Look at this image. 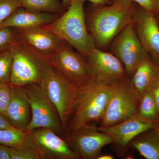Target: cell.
Instances as JSON below:
<instances>
[{
  "mask_svg": "<svg viewBox=\"0 0 159 159\" xmlns=\"http://www.w3.org/2000/svg\"><path fill=\"white\" fill-rule=\"evenodd\" d=\"M136 4L114 2L107 5H93L86 21L96 48L105 51L117 34L132 22Z\"/></svg>",
  "mask_w": 159,
  "mask_h": 159,
  "instance_id": "cell-1",
  "label": "cell"
},
{
  "mask_svg": "<svg viewBox=\"0 0 159 159\" xmlns=\"http://www.w3.org/2000/svg\"><path fill=\"white\" fill-rule=\"evenodd\" d=\"M117 82H107L93 78L79 87L75 107L64 133L91 122H99Z\"/></svg>",
  "mask_w": 159,
  "mask_h": 159,
  "instance_id": "cell-2",
  "label": "cell"
},
{
  "mask_svg": "<svg viewBox=\"0 0 159 159\" xmlns=\"http://www.w3.org/2000/svg\"><path fill=\"white\" fill-rule=\"evenodd\" d=\"M84 2L71 0L66 11L44 26L85 57L95 46L87 26Z\"/></svg>",
  "mask_w": 159,
  "mask_h": 159,
  "instance_id": "cell-3",
  "label": "cell"
},
{
  "mask_svg": "<svg viewBox=\"0 0 159 159\" xmlns=\"http://www.w3.org/2000/svg\"><path fill=\"white\" fill-rule=\"evenodd\" d=\"M10 49L12 64L9 84L23 87L40 84L50 66L48 60L38 54L20 39Z\"/></svg>",
  "mask_w": 159,
  "mask_h": 159,
  "instance_id": "cell-4",
  "label": "cell"
},
{
  "mask_svg": "<svg viewBox=\"0 0 159 159\" xmlns=\"http://www.w3.org/2000/svg\"><path fill=\"white\" fill-rule=\"evenodd\" d=\"M40 84L57 109L65 132L75 107L79 87L70 82L51 64Z\"/></svg>",
  "mask_w": 159,
  "mask_h": 159,
  "instance_id": "cell-5",
  "label": "cell"
},
{
  "mask_svg": "<svg viewBox=\"0 0 159 159\" xmlns=\"http://www.w3.org/2000/svg\"><path fill=\"white\" fill-rule=\"evenodd\" d=\"M141 97L128 75L117 82L99 126L116 125L138 115Z\"/></svg>",
  "mask_w": 159,
  "mask_h": 159,
  "instance_id": "cell-6",
  "label": "cell"
},
{
  "mask_svg": "<svg viewBox=\"0 0 159 159\" xmlns=\"http://www.w3.org/2000/svg\"><path fill=\"white\" fill-rule=\"evenodd\" d=\"M31 107V119L25 131L36 129H50L58 134L64 133L59 114L40 84L21 87Z\"/></svg>",
  "mask_w": 159,
  "mask_h": 159,
  "instance_id": "cell-7",
  "label": "cell"
},
{
  "mask_svg": "<svg viewBox=\"0 0 159 159\" xmlns=\"http://www.w3.org/2000/svg\"><path fill=\"white\" fill-rule=\"evenodd\" d=\"M48 60L66 79L78 87L93 78L85 56L64 41Z\"/></svg>",
  "mask_w": 159,
  "mask_h": 159,
  "instance_id": "cell-8",
  "label": "cell"
},
{
  "mask_svg": "<svg viewBox=\"0 0 159 159\" xmlns=\"http://www.w3.org/2000/svg\"><path fill=\"white\" fill-rule=\"evenodd\" d=\"M61 137L80 159H97L102 154V148L112 143L108 134L89 124L64 133Z\"/></svg>",
  "mask_w": 159,
  "mask_h": 159,
  "instance_id": "cell-9",
  "label": "cell"
},
{
  "mask_svg": "<svg viewBox=\"0 0 159 159\" xmlns=\"http://www.w3.org/2000/svg\"><path fill=\"white\" fill-rule=\"evenodd\" d=\"M111 53L120 61L130 77L140 63L148 56L142 46L133 23L117 34L109 47Z\"/></svg>",
  "mask_w": 159,
  "mask_h": 159,
  "instance_id": "cell-10",
  "label": "cell"
},
{
  "mask_svg": "<svg viewBox=\"0 0 159 159\" xmlns=\"http://www.w3.org/2000/svg\"><path fill=\"white\" fill-rule=\"evenodd\" d=\"M26 145L39 159H80L59 134L50 129H36L28 132Z\"/></svg>",
  "mask_w": 159,
  "mask_h": 159,
  "instance_id": "cell-11",
  "label": "cell"
},
{
  "mask_svg": "<svg viewBox=\"0 0 159 159\" xmlns=\"http://www.w3.org/2000/svg\"><path fill=\"white\" fill-rule=\"evenodd\" d=\"M159 122L148 120L136 115L116 125L98 126V128L111 138L113 151L119 157H122L130 148L129 144L135 137L146 131L155 128Z\"/></svg>",
  "mask_w": 159,
  "mask_h": 159,
  "instance_id": "cell-12",
  "label": "cell"
},
{
  "mask_svg": "<svg viewBox=\"0 0 159 159\" xmlns=\"http://www.w3.org/2000/svg\"><path fill=\"white\" fill-rule=\"evenodd\" d=\"M132 23L145 51L159 65V26L155 16L136 4Z\"/></svg>",
  "mask_w": 159,
  "mask_h": 159,
  "instance_id": "cell-13",
  "label": "cell"
},
{
  "mask_svg": "<svg viewBox=\"0 0 159 159\" xmlns=\"http://www.w3.org/2000/svg\"><path fill=\"white\" fill-rule=\"evenodd\" d=\"M85 57L95 79L116 83L127 76L122 63L111 52L95 47Z\"/></svg>",
  "mask_w": 159,
  "mask_h": 159,
  "instance_id": "cell-14",
  "label": "cell"
},
{
  "mask_svg": "<svg viewBox=\"0 0 159 159\" xmlns=\"http://www.w3.org/2000/svg\"><path fill=\"white\" fill-rule=\"evenodd\" d=\"M18 31L20 40L48 59L57 51L63 41L45 26L18 29Z\"/></svg>",
  "mask_w": 159,
  "mask_h": 159,
  "instance_id": "cell-15",
  "label": "cell"
},
{
  "mask_svg": "<svg viewBox=\"0 0 159 159\" xmlns=\"http://www.w3.org/2000/svg\"><path fill=\"white\" fill-rule=\"evenodd\" d=\"M11 98L4 115L16 128L25 131L31 119V107L21 87L11 86Z\"/></svg>",
  "mask_w": 159,
  "mask_h": 159,
  "instance_id": "cell-16",
  "label": "cell"
},
{
  "mask_svg": "<svg viewBox=\"0 0 159 159\" xmlns=\"http://www.w3.org/2000/svg\"><path fill=\"white\" fill-rule=\"evenodd\" d=\"M60 15L29 11L23 7H20L0 25V28L8 27L17 29H25L44 26L54 21Z\"/></svg>",
  "mask_w": 159,
  "mask_h": 159,
  "instance_id": "cell-17",
  "label": "cell"
},
{
  "mask_svg": "<svg viewBox=\"0 0 159 159\" xmlns=\"http://www.w3.org/2000/svg\"><path fill=\"white\" fill-rule=\"evenodd\" d=\"M159 79V65L149 56L139 64L131 77L134 87L141 95Z\"/></svg>",
  "mask_w": 159,
  "mask_h": 159,
  "instance_id": "cell-18",
  "label": "cell"
},
{
  "mask_svg": "<svg viewBox=\"0 0 159 159\" xmlns=\"http://www.w3.org/2000/svg\"><path fill=\"white\" fill-rule=\"evenodd\" d=\"M129 145L145 159H159V138L155 128L139 134Z\"/></svg>",
  "mask_w": 159,
  "mask_h": 159,
  "instance_id": "cell-19",
  "label": "cell"
},
{
  "mask_svg": "<svg viewBox=\"0 0 159 159\" xmlns=\"http://www.w3.org/2000/svg\"><path fill=\"white\" fill-rule=\"evenodd\" d=\"M21 6L29 11L61 15L65 11L59 0H20Z\"/></svg>",
  "mask_w": 159,
  "mask_h": 159,
  "instance_id": "cell-20",
  "label": "cell"
},
{
  "mask_svg": "<svg viewBox=\"0 0 159 159\" xmlns=\"http://www.w3.org/2000/svg\"><path fill=\"white\" fill-rule=\"evenodd\" d=\"M138 115L148 120L159 121L158 109L150 89L141 95Z\"/></svg>",
  "mask_w": 159,
  "mask_h": 159,
  "instance_id": "cell-21",
  "label": "cell"
},
{
  "mask_svg": "<svg viewBox=\"0 0 159 159\" xmlns=\"http://www.w3.org/2000/svg\"><path fill=\"white\" fill-rule=\"evenodd\" d=\"M28 132L18 129H0V145L11 147L26 146Z\"/></svg>",
  "mask_w": 159,
  "mask_h": 159,
  "instance_id": "cell-22",
  "label": "cell"
},
{
  "mask_svg": "<svg viewBox=\"0 0 159 159\" xmlns=\"http://www.w3.org/2000/svg\"><path fill=\"white\" fill-rule=\"evenodd\" d=\"M19 41L18 29L8 27L0 28V52L10 49Z\"/></svg>",
  "mask_w": 159,
  "mask_h": 159,
  "instance_id": "cell-23",
  "label": "cell"
},
{
  "mask_svg": "<svg viewBox=\"0 0 159 159\" xmlns=\"http://www.w3.org/2000/svg\"><path fill=\"white\" fill-rule=\"evenodd\" d=\"M12 58L10 49L0 52V83L9 84Z\"/></svg>",
  "mask_w": 159,
  "mask_h": 159,
  "instance_id": "cell-24",
  "label": "cell"
},
{
  "mask_svg": "<svg viewBox=\"0 0 159 159\" xmlns=\"http://www.w3.org/2000/svg\"><path fill=\"white\" fill-rule=\"evenodd\" d=\"M10 159H39L37 153L26 145L24 147H8Z\"/></svg>",
  "mask_w": 159,
  "mask_h": 159,
  "instance_id": "cell-25",
  "label": "cell"
},
{
  "mask_svg": "<svg viewBox=\"0 0 159 159\" xmlns=\"http://www.w3.org/2000/svg\"><path fill=\"white\" fill-rule=\"evenodd\" d=\"M20 7V0H0V25Z\"/></svg>",
  "mask_w": 159,
  "mask_h": 159,
  "instance_id": "cell-26",
  "label": "cell"
},
{
  "mask_svg": "<svg viewBox=\"0 0 159 159\" xmlns=\"http://www.w3.org/2000/svg\"><path fill=\"white\" fill-rule=\"evenodd\" d=\"M11 85L6 83H0V112L3 115L11 98Z\"/></svg>",
  "mask_w": 159,
  "mask_h": 159,
  "instance_id": "cell-27",
  "label": "cell"
},
{
  "mask_svg": "<svg viewBox=\"0 0 159 159\" xmlns=\"http://www.w3.org/2000/svg\"><path fill=\"white\" fill-rule=\"evenodd\" d=\"M111 2L135 3L142 6L154 15H155L158 12L154 5L152 0H111Z\"/></svg>",
  "mask_w": 159,
  "mask_h": 159,
  "instance_id": "cell-28",
  "label": "cell"
},
{
  "mask_svg": "<svg viewBox=\"0 0 159 159\" xmlns=\"http://www.w3.org/2000/svg\"><path fill=\"white\" fill-rule=\"evenodd\" d=\"M16 128L8 118L0 112V129H12Z\"/></svg>",
  "mask_w": 159,
  "mask_h": 159,
  "instance_id": "cell-29",
  "label": "cell"
},
{
  "mask_svg": "<svg viewBox=\"0 0 159 159\" xmlns=\"http://www.w3.org/2000/svg\"><path fill=\"white\" fill-rule=\"evenodd\" d=\"M150 89L153 94L159 111V79L154 84Z\"/></svg>",
  "mask_w": 159,
  "mask_h": 159,
  "instance_id": "cell-30",
  "label": "cell"
},
{
  "mask_svg": "<svg viewBox=\"0 0 159 159\" xmlns=\"http://www.w3.org/2000/svg\"><path fill=\"white\" fill-rule=\"evenodd\" d=\"M0 159H10L7 146L0 145Z\"/></svg>",
  "mask_w": 159,
  "mask_h": 159,
  "instance_id": "cell-31",
  "label": "cell"
},
{
  "mask_svg": "<svg viewBox=\"0 0 159 159\" xmlns=\"http://www.w3.org/2000/svg\"><path fill=\"white\" fill-rule=\"evenodd\" d=\"M84 1H88L90 2L93 5H97V6H99V5H107V4L111 3L110 0H84Z\"/></svg>",
  "mask_w": 159,
  "mask_h": 159,
  "instance_id": "cell-32",
  "label": "cell"
},
{
  "mask_svg": "<svg viewBox=\"0 0 159 159\" xmlns=\"http://www.w3.org/2000/svg\"><path fill=\"white\" fill-rule=\"evenodd\" d=\"M114 158H115L114 157L111 155L101 154L100 156L98 157L97 159H114Z\"/></svg>",
  "mask_w": 159,
  "mask_h": 159,
  "instance_id": "cell-33",
  "label": "cell"
},
{
  "mask_svg": "<svg viewBox=\"0 0 159 159\" xmlns=\"http://www.w3.org/2000/svg\"><path fill=\"white\" fill-rule=\"evenodd\" d=\"M71 0H61V2L65 9H67L70 5Z\"/></svg>",
  "mask_w": 159,
  "mask_h": 159,
  "instance_id": "cell-34",
  "label": "cell"
},
{
  "mask_svg": "<svg viewBox=\"0 0 159 159\" xmlns=\"http://www.w3.org/2000/svg\"><path fill=\"white\" fill-rule=\"evenodd\" d=\"M152 2L157 11L159 12V0H152Z\"/></svg>",
  "mask_w": 159,
  "mask_h": 159,
  "instance_id": "cell-35",
  "label": "cell"
},
{
  "mask_svg": "<svg viewBox=\"0 0 159 159\" xmlns=\"http://www.w3.org/2000/svg\"><path fill=\"white\" fill-rule=\"evenodd\" d=\"M155 129L156 131L157 134L159 138V122H158L157 124Z\"/></svg>",
  "mask_w": 159,
  "mask_h": 159,
  "instance_id": "cell-36",
  "label": "cell"
},
{
  "mask_svg": "<svg viewBox=\"0 0 159 159\" xmlns=\"http://www.w3.org/2000/svg\"><path fill=\"white\" fill-rule=\"evenodd\" d=\"M155 16L156 19L157 21L158 24L159 26V12L157 13V14H156Z\"/></svg>",
  "mask_w": 159,
  "mask_h": 159,
  "instance_id": "cell-37",
  "label": "cell"
}]
</instances>
